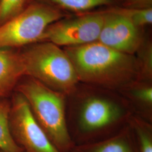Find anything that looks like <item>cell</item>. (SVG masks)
<instances>
[{
    "label": "cell",
    "instance_id": "6da1fadb",
    "mask_svg": "<svg viewBox=\"0 0 152 152\" xmlns=\"http://www.w3.org/2000/svg\"><path fill=\"white\" fill-rule=\"evenodd\" d=\"M132 114L127 102L116 91L79 82L66 95V125L74 145L113 136Z\"/></svg>",
    "mask_w": 152,
    "mask_h": 152
},
{
    "label": "cell",
    "instance_id": "7a4b0ae2",
    "mask_svg": "<svg viewBox=\"0 0 152 152\" xmlns=\"http://www.w3.org/2000/svg\"><path fill=\"white\" fill-rule=\"evenodd\" d=\"M63 49L82 83L119 91L139 78L135 55L120 52L98 41Z\"/></svg>",
    "mask_w": 152,
    "mask_h": 152
},
{
    "label": "cell",
    "instance_id": "3957f363",
    "mask_svg": "<svg viewBox=\"0 0 152 152\" xmlns=\"http://www.w3.org/2000/svg\"><path fill=\"white\" fill-rule=\"evenodd\" d=\"M15 91L26 99L35 120L57 150L69 152L75 145L67 129L66 95L26 75L18 82Z\"/></svg>",
    "mask_w": 152,
    "mask_h": 152
},
{
    "label": "cell",
    "instance_id": "277c9868",
    "mask_svg": "<svg viewBox=\"0 0 152 152\" xmlns=\"http://www.w3.org/2000/svg\"><path fill=\"white\" fill-rule=\"evenodd\" d=\"M25 75L50 88L67 95L79 83L70 59L60 46L49 41L18 49Z\"/></svg>",
    "mask_w": 152,
    "mask_h": 152
},
{
    "label": "cell",
    "instance_id": "5b68a950",
    "mask_svg": "<svg viewBox=\"0 0 152 152\" xmlns=\"http://www.w3.org/2000/svg\"><path fill=\"white\" fill-rule=\"evenodd\" d=\"M65 16L59 9L38 1L0 25V50L19 49L41 42L46 29Z\"/></svg>",
    "mask_w": 152,
    "mask_h": 152
},
{
    "label": "cell",
    "instance_id": "8992f818",
    "mask_svg": "<svg viewBox=\"0 0 152 152\" xmlns=\"http://www.w3.org/2000/svg\"><path fill=\"white\" fill-rule=\"evenodd\" d=\"M10 99L9 126L16 144L25 152H60L35 120L22 94L15 91Z\"/></svg>",
    "mask_w": 152,
    "mask_h": 152
},
{
    "label": "cell",
    "instance_id": "52a82bcc",
    "mask_svg": "<svg viewBox=\"0 0 152 152\" xmlns=\"http://www.w3.org/2000/svg\"><path fill=\"white\" fill-rule=\"evenodd\" d=\"M105 15V13H99L59 20L46 29L41 41H49L63 48L98 41Z\"/></svg>",
    "mask_w": 152,
    "mask_h": 152
},
{
    "label": "cell",
    "instance_id": "ba28073f",
    "mask_svg": "<svg viewBox=\"0 0 152 152\" xmlns=\"http://www.w3.org/2000/svg\"><path fill=\"white\" fill-rule=\"evenodd\" d=\"M105 14L98 42L120 52L135 55L144 42L139 28L128 18L114 11Z\"/></svg>",
    "mask_w": 152,
    "mask_h": 152
},
{
    "label": "cell",
    "instance_id": "9c48e42d",
    "mask_svg": "<svg viewBox=\"0 0 152 152\" xmlns=\"http://www.w3.org/2000/svg\"><path fill=\"white\" fill-rule=\"evenodd\" d=\"M24 68L18 49L0 50V99L10 98Z\"/></svg>",
    "mask_w": 152,
    "mask_h": 152
},
{
    "label": "cell",
    "instance_id": "30bf717a",
    "mask_svg": "<svg viewBox=\"0 0 152 152\" xmlns=\"http://www.w3.org/2000/svg\"><path fill=\"white\" fill-rule=\"evenodd\" d=\"M118 92L127 102L134 115L152 123V81L137 80Z\"/></svg>",
    "mask_w": 152,
    "mask_h": 152
},
{
    "label": "cell",
    "instance_id": "8fae6325",
    "mask_svg": "<svg viewBox=\"0 0 152 152\" xmlns=\"http://www.w3.org/2000/svg\"><path fill=\"white\" fill-rule=\"evenodd\" d=\"M69 152H137L128 124L120 132L101 141L75 145Z\"/></svg>",
    "mask_w": 152,
    "mask_h": 152
},
{
    "label": "cell",
    "instance_id": "7c38bea8",
    "mask_svg": "<svg viewBox=\"0 0 152 152\" xmlns=\"http://www.w3.org/2000/svg\"><path fill=\"white\" fill-rule=\"evenodd\" d=\"M137 152H152V123L132 114L128 122Z\"/></svg>",
    "mask_w": 152,
    "mask_h": 152
},
{
    "label": "cell",
    "instance_id": "4fadbf2b",
    "mask_svg": "<svg viewBox=\"0 0 152 152\" xmlns=\"http://www.w3.org/2000/svg\"><path fill=\"white\" fill-rule=\"evenodd\" d=\"M10 98L0 99V150L4 152H25L14 141L9 126Z\"/></svg>",
    "mask_w": 152,
    "mask_h": 152
},
{
    "label": "cell",
    "instance_id": "5bb4252c",
    "mask_svg": "<svg viewBox=\"0 0 152 152\" xmlns=\"http://www.w3.org/2000/svg\"><path fill=\"white\" fill-rule=\"evenodd\" d=\"M60 9L75 12L88 11L95 7L109 5L115 0H37Z\"/></svg>",
    "mask_w": 152,
    "mask_h": 152
},
{
    "label": "cell",
    "instance_id": "9a60e30c",
    "mask_svg": "<svg viewBox=\"0 0 152 152\" xmlns=\"http://www.w3.org/2000/svg\"><path fill=\"white\" fill-rule=\"evenodd\" d=\"M135 55L139 68L138 80L152 81V45L149 41H144Z\"/></svg>",
    "mask_w": 152,
    "mask_h": 152
},
{
    "label": "cell",
    "instance_id": "2e32d148",
    "mask_svg": "<svg viewBox=\"0 0 152 152\" xmlns=\"http://www.w3.org/2000/svg\"><path fill=\"white\" fill-rule=\"evenodd\" d=\"M113 11L128 18L136 27H140L152 23V7L120 9Z\"/></svg>",
    "mask_w": 152,
    "mask_h": 152
},
{
    "label": "cell",
    "instance_id": "e0dca14e",
    "mask_svg": "<svg viewBox=\"0 0 152 152\" xmlns=\"http://www.w3.org/2000/svg\"><path fill=\"white\" fill-rule=\"evenodd\" d=\"M30 0H0V25L18 15Z\"/></svg>",
    "mask_w": 152,
    "mask_h": 152
},
{
    "label": "cell",
    "instance_id": "ac0fdd59",
    "mask_svg": "<svg viewBox=\"0 0 152 152\" xmlns=\"http://www.w3.org/2000/svg\"><path fill=\"white\" fill-rule=\"evenodd\" d=\"M152 0H126V5L131 8L151 7Z\"/></svg>",
    "mask_w": 152,
    "mask_h": 152
},
{
    "label": "cell",
    "instance_id": "d6986e66",
    "mask_svg": "<svg viewBox=\"0 0 152 152\" xmlns=\"http://www.w3.org/2000/svg\"><path fill=\"white\" fill-rule=\"evenodd\" d=\"M0 152H4L2 151H1V150H0Z\"/></svg>",
    "mask_w": 152,
    "mask_h": 152
}]
</instances>
